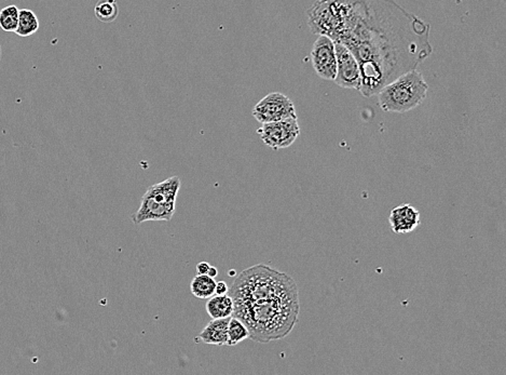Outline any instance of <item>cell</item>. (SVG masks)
Here are the masks:
<instances>
[{"instance_id": "1", "label": "cell", "mask_w": 506, "mask_h": 375, "mask_svg": "<svg viewBox=\"0 0 506 375\" xmlns=\"http://www.w3.org/2000/svg\"><path fill=\"white\" fill-rule=\"evenodd\" d=\"M307 16L313 34L329 36L353 53L365 97L417 70L433 53L430 24L394 0H317Z\"/></svg>"}, {"instance_id": "2", "label": "cell", "mask_w": 506, "mask_h": 375, "mask_svg": "<svg viewBox=\"0 0 506 375\" xmlns=\"http://www.w3.org/2000/svg\"><path fill=\"white\" fill-rule=\"evenodd\" d=\"M233 317L248 328V339L258 343L284 339L299 319V293L294 279L259 271L229 288Z\"/></svg>"}, {"instance_id": "3", "label": "cell", "mask_w": 506, "mask_h": 375, "mask_svg": "<svg viewBox=\"0 0 506 375\" xmlns=\"http://www.w3.org/2000/svg\"><path fill=\"white\" fill-rule=\"evenodd\" d=\"M429 85L417 70L400 75L385 85L377 93L378 105L383 111L404 114L422 104L428 94Z\"/></svg>"}, {"instance_id": "4", "label": "cell", "mask_w": 506, "mask_h": 375, "mask_svg": "<svg viewBox=\"0 0 506 375\" xmlns=\"http://www.w3.org/2000/svg\"><path fill=\"white\" fill-rule=\"evenodd\" d=\"M182 182L178 177H171L148 188L143 196L140 208L132 215L134 224L150 221H171L175 213L176 199Z\"/></svg>"}, {"instance_id": "5", "label": "cell", "mask_w": 506, "mask_h": 375, "mask_svg": "<svg viewBox=\"0 0 506 375\" xmlns=\"http://www.w3.org/2000/svg\"><path fill=\"white\" fill-rule=\"evenodd\" d=\"M261 141L275 151L292 146L300 136L297 118H286L279 121L261 124L257 130Z\"/></svg>"}, {"instance_id": "6", "label": "cell", "mask_w": 506, "mask_h": 375, "mask_svg": "<svg viewBox=\"0 0 506 375\" xmlns=\"http://www.w3.org/2000/svg\"><path fill=\"white\" fill-rule=\"evenodd\" d=\"M252 113L255 119L260 124L279 121L286 118H297L295 105L292 99L281 92L265 95L255 105Z\"/></svg>"}, {"instance_id": "7", "label": "cell", "mask_w": 506, "mask_h": 375, "mask_svg": "<svg viewBox=\"0 0 506 375\" xmlns=\"http://www.w3.org/2000/svg\"><path fill=\"white\" fill-rule=\"evenodd\" d=\"M311 62L319 77L334 82L337 75L335 43L329 36L317 35L311 50Z\"/></svg>"}, {"instance_id": "8", "label": "cell", "mask_w": 506, "mask_h": 375, "mask_svg": "<svg viewBox=\"0 0 506 375\" xmlns=\"http://www.w3.org/2000/svg\"><path fill=\"white\" fill-rule=\"evenodd\" d=\"M335 50L337 75L334 82L343 89L360 90L362 77L358 60L343 43H335Z\"/></svg>"}, {"instance_id": "9", "label": "cell", "mask_w": 506, "mask_h": 375, "mask_svg": "<svg viewBox=\"0 0 506 375\" xmlns=\"http://www.w3.org/2000/svg\"><path fill=\"white\" fill-rule=\"evenodd\" d=\"M389 221L394 233H412L420 225V213L412 205H402L392 209Z\"/></svg>"}, {"instance_id": "10", "label": "cell", "mask_w": 506, "mask_h": 375, "mask_svg": "<svg viewBox=\"0 0 506 375\" xmlns=\"http://www.w3.org/2000/svg\"><path fill=\"white\" fill-rule=\"evenodd\" d=\"M230 318L231 317L213 319L201 331L196 339H200L202 343L209 344V345H228V325H229Z\"/></svg>"}, {"instance_id": "11", "label": "cell", "mask_w": 506, "mask_h": 375, "mask_svg": "<svg viewBox=\"0 0 506 375\" xmlns=\"http://www.w3.org/2000/svg\"><path fill=\"white\" fill-rule=\"evenodd\" d=\"M233 301L229 294L214 295L209 298L207 303V312L211 319H221L231 317L233 315Z\"/></svg>"}, {"instance_id": "12", "label": "cell", "mask_w": 506, "mask_h": 375, "mask_svg": "<svg viewBox=\"0 0 506 375\" xmlns=\"http://www.w3.org/2000/svg\"><path fill=\"white\" fill-rule=\"evenodd\" d=\"M39 30V20L33 10L22 9L18 12V23L16 34L20 37H30Z\"/></svg>"}, {"instance_id": "13", "label": "cell", "mask_w": 506, "mask_h": 375, "mask_svg": "<svg viewBox=\"0 0 506 375\" xmlns=\"http://www.w3.org/2000/svg\"><path fill=\"white\" fill-rule=\"evenodd\" d=\"M215 287H216L215 278H211L209 275H197L190 283L192 293L196 298H202V300L214 295Z\"/></svg>"}, {"instance_id": "14", "label": "cell", "mask_w": 506, "mask_h": 375, "mask_svg": "<svg viewBox=\"0 0 506 375\" xmlns=\"http://www.w3.org/2000/svg\"><path fill=\"white\" fill-rule=\"evenodd\" d=\"M94 12L101 22H114L119 16L117 0H99L95 6Z\"/></svg>"}, {"instance_id": "15", "label": "cell", "mask_w": 506, "mask_h": 375, "mask_svg": "<svg viewBox=\"0 0 506 375\" xmlns=\"http://www.w3.org/2000/svg\"><path fill=\"white\" fill-rule=\"evenodd\" d=\"M250 337L248 328L240 319L231 317L228 325V346L238 345Z\"/></svg>"}, {"instance_id": "16", "label": "cell", "mask_w": 506, "mask_h": 375, "mask_svg": "<svg viewBox=\"0 0 506 375\" xmlns=\"http://www.w3.org/2000/svg\"><path fill=\"white\" fill-rule=\"evenodd\" d=\"M18 9L16 6H8L0 10V28L4 32L14 33L18 28Z\"/></svg>"}, {"instance_id": "17", "label": "cell", "mask_w": 506, "mask_h": 375, "mask_svg": "<svg viewBox=\"0 0 506 375\" xmlns=\"http://www.w3.org/2000/svg\"><path fill=\"white\" fill-rule=\"evenodd\" d=\"M228 290H229V287H228L225 281H219V283H216V287H215V294L216 295H225V294L228 293Z\"/></svg>"}, {"instance_id": "18", "label": "cell", "mask_w": 506, "mask_h": 375, "mask_svg": "<svg viewBox=\"0 0 506 375\" xmlns=\"http://www.w3.org/2000/svg\"><path fill=\"white\" fill-rule=\"evenodd\" d=\"M209 264L207 262H200L197 265V273L198 275H207L209 271Z\"/></svg>"}, {"instance_id": "19", "label": "cell", "mask_w": 506, "mask_h": 375, "mask_svg": "<svg viewBox=\"0 0 506 375\" xmlns=\"http://www.w3.org/2000/svg\"><path fill=\"white\" fill-rule=\"evenodd\" d=\"M207 275H209L211 278H215V277L219 275V271H217L216 267L209 266V271H207Z\"/></svg>"}, {"instance_id": "20", "label": "cell", "mask_w": 506, "mask_h": 375, "mask_svg": "<svg viewBox=\"0 0 506 375\" xmlns=\"http://www.w3.org/2000/svg\"><path fill=\"white\" fill-rule=\"evenodd\" d=\"M1 55H3V50H1V45H0V60H1Z\"/></svg>"}]
</instances>
